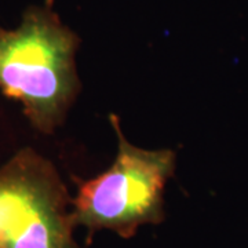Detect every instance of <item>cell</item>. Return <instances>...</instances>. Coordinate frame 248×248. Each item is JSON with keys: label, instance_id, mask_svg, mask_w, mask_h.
<instances>
[{"label": "cell", "instance_id": "cell-2", "mask_svg": "<svg viewBox=\"0 0 248 248\" xmlns=\"http://www.w3.org/2000/svg\"><path fill=\"white\" fill-rule=\"evenodd\" d=\"M110 123L117 135L115 161L95 178L78 181L72 218L75 226L90 232L108 229L130 239L142 225L164 219V190L174 175L177 153L138 148L124 137L117 116L110 115Z\"/></svg>", "mask_w": 248, "mask_h": 248}, {"label": "cell", "instance_id": "cell-3", "mask_svg": "<svg viewBox=\"0 0 248 248\" xmlns=\"http://www.w3.org/2000/svg\"><path fill=\"white\" fill-rule=\"evenodd\" d=\"M72 199L53 163L22 148L0 167V248H81Z\"/></svg>", "mask_w": 248, "mask_h": 248}, {"label": "cell", "instance_id": "cell-1", "mask_svg": "<svg viewBox=\"0 0 248 248\" xmlns=\"http://www.w3.org/2000/svg\"><path fill=\"white\" fill-rule=\"evenodd\" d=\"M78 47L51 6L27 9L16 29L0 28V90L22 104L39 133H54L79 94Z\"/></svg>", "mask_w": 248, "mask_h": 248}]
</instances>
